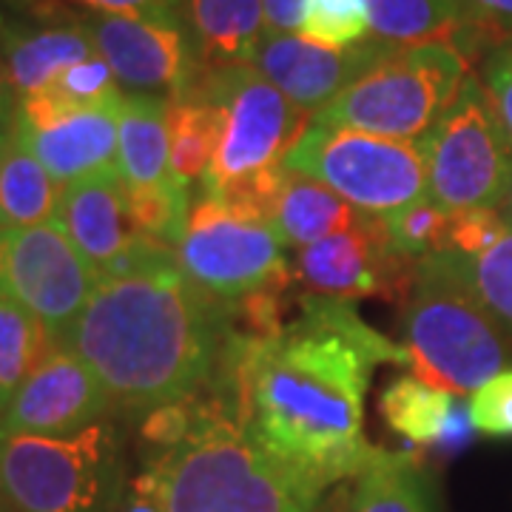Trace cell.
<instances>
[{"instance_id":"32","label":"cell","mask_w":512,"mask_h":512,"mask_svg":"<svg viewBox=\"0 0 512 512\" xmlns=\"http://www.w3.org/2000/svg\"><path fill=\"white\" fill-rule=\"evenodd\" d=\"M470 424L487 439H512V367L470 393Z\"/></svg>"},{"instance_id":"34","label":"cell","mask_w":512,"mask_h":512,"mask_svg":"<svg viewBox=\"0 0 512 512\" xmlns=\"http://www.w3.org/2000/svg\"><path fill=\"white\" fill-rule=\"evenodd\" d=\"M458 12L467 23L473 43H512V0H456Z\"/></svg>"},{"instance_id":"5","label":"cell","mask_w":512,"mask_h":512,"mask_svg":"<svg viewBox=\"0 0 512 512\" xmlns=\"http://www.w3.org/2000/svg\"><path fill=\"white\" fill-rule=\"evenodd\" d=\"M123 436L100 419L72 436H3L0 487L18 512H117L126 493Z\"/></svg>"},{"instance_id":"17","label":"cell","mask_w":512,"mask_h":512,"mask_svg":"<svg viewBox=\"0 0 512 512\" xmlns=\"http://www.w3.org/2000/svg\"><path fill=\"white\" fill-rule=\"evenodd\" d=\"M57 222L100 279L117 271L134 242L143 237L128 211L120 168H106L63 185Z\"/></svg>"},{"instance_id":"27","label":"cell","mask_w":512,"mask_h":512,"mask_svg":"<svg viewBox=\"0 0 512 512\" xmlns=\"http://www.w3.org/2000/svg\"><path fill=\"white\" fill-rule=\"evenodd\" d=\"M52 350L55 336L49 328L15 299L0 293V407L18 393L20 384L46 362Z\"/></svg>"},{"instance_id":"14","label":"cell","mask_w":512,"mask_h":512,"mask_svg":"<svg viewBox=\"0 0 512 512\" xmlns=\"http://www.w3.org/2000/svg\"><path fill=\"white\" fill-rule=\"evenodd\" d=\"M296 282L313 296L365 299V296H404L413 288L416 265L404 262L387 248L382 220L359 214L345 231L296 251Z\"/></svg>"},{"instance_id":"19","label":"cell","mask_w":512,"mask_h":512,"mask_svg":"<svg viewBox=\"0 0 512 512\" xmlns=\"http://www.w3.org/2000/svg\"><path fill=\"white\" fill-rule=\"evenodd\" d=\"M0 46L18 100L49 89L60 74L97 55L83 23L46 29H3Z\"/></svg>"},{"instance_id":"20","label":"cell","mask_w":512,"mask_h":512,"mask_svg":"<svg viewBox=\"0 0 512 512\" xmlns=\"http://www.w3.org/2000/svg\"><path fill=\"white\" fill-rule=\"evenodd\" d=\"M117 168L128 188H151L174 180L168 100L157 94H126L117 128Z\"/></svg>"},{"instance_id":"2","label":"cell","mask_w":512,"mask_h":512,"mask_svg":"<svg viewBox=\"0 0 512 512\" xmlns=\"http://www.w3.org/2000/svg\"><path fill=\"white\" fill-rule=\"evenodd\" d=\"M231 302L200 291L177 259L100 279L60 345L106 387L111 404L148 416L208 387L231 333Z\"/></svg>"},{"instance_id":"26","label":"cell","mask_w":512,"mask_h":512,"mask_svg":"<svg viewBox=\"0 0 512 512\" xmlns=\"http://www.w3.org/2000/svg\"><path fill=\"white\" fill-rule=\"evenodd\" d=\"M168 134L174 180L183 185L202 183L220 151V109L194 89L180 97H168Z\"/></svg>"},{"instance_id":"29","label":"cell","mask_w":512,"mask_h":512,"mask_svg":"<svg viewBox=\"0 0 512 512\" xmlns=\"http://www.w3.org/2000/svg\"><path fill=\"white\" fill-rule=\"evenodd\" d=\"M379 220H382L387 248L404 262L419 265L421 259L447 251L450 211H444L430 194L407 202L404 208L384 214Z\"/></svg>"},{"instance_id":"28","label":"cell","mask_w":512,"mask_h":512,"mask_svg":"<svg viewBox=\"0 0 512 512\" xmlns=\"http://www.w3.org/2000/svg\"><path fill=\"white\" fill-rule=\"evenodd\" d=\"M444 254L450 256L456 274L484 305V311L490 313L512 339V222L481 254L458 256L450 251Z\"/></svg>"},{"instance_id":"24","label":"cell","mask_w":512,"mask_h":512,"mask_svg":"<svg viewBox=\"0 0 512 512\" xmlns=\"http://www.w3.org/2000/svg\"><path fill=\"white\" fill-rule=\"evenodd\" d=\"M63 185L9 131L0 137V228H26L57 217Z\"/></svg>"},{"instance_id":"9","label":"cell","mask_w":512,"mask_h":512,"mask_svg":"<svg viewBox=\"0 0 512 512\" xmlns=\"http://www.w3.org/2000/svg\"><path fill=\"white\" fill-rule=\"evenodd\" d=\"M194 92L211 100L222 114L220 151L200 183L205 194L282 163L313 120V114L299 109L248 63L208 69Z\"/></svg>"},{"instance_id":"30","label":"cell","mask_w":512,"mask_h":512,"mask_svg":"<svg viewBox=\"0 0 512 512\" xmlns=\"http://www.w3.org/2000/svg\"><path fill=\"white\" fill-rule=\"evenodd\" d=\"M126 194L128 211H131L137 231L177 248L185 231V222H188V211H191L188 185L177 183V180L151 185V188H128L126 185Z\"/></svg>"},{"instance_id":"11","label":"cell","mask_w":512,"mask_h":512,"mask_svg":"<svg viewBox=\"0 0 512 512\" xmlns=\"http://www.w3.org/2000/svg\"><path fill=\"white\" fill-rule=\"evenodd\" d=\"M100 276L60 222L0 228V293L37 316L60 342L89 305Z\"/></svg>"},{"instance_id":"33","label":"cell","mask_w":512,"mask_h":512,"mask_svg":"<svg viewBox=\"0 0 512 512\" xmlns=\"http://www.w3.org/2000/svg\"><path fill=\"white\" fill-rule=\"evenodd\" d=\"M510 220L501 208H467L450 211V231H447V251L458 256L481 254L495 239L504 234Z\"/></svg>"},{"instance_id":"38","label":"cell","mask_w":512,"mask_h":512,"mask_svg":"<svg viewBox=\"0 0 512 512\" xmlns=\"http://www.w3.org/2000/svg\"><path fill=\"white\" fill-rule=\"evenodd\" d=\"M15 109H18V94L12 89V80H9V72H6V63L0 60V137H6V134L12 131Z\"/></svg>"},{"instance_id":"21","label":"cell","mask_w":512,"mask_h":512,"mask_svg":"<svg viewBox=\"0 0 512 512\" xmlns=\"http://www.w3.org/2000/svg\"><path fill=\"white\" fill-rule=\"evenodd\" d=\"M185 20L208 69L251 63L265 35L262 0H188Z\"/></svg>"},{"instance_id":"15","label":"cell","mask_w":512,"mask_h":512,"mask_svg":"<svg viewBox=\"0 0 512 512\" xmlns=\"http://www.w3.org/2000/svg\"><path fill=\"white\" fill-rule=\"evenodd\" d=\"M114 407L106 387L72 348L55 345L46 362L0 407L3 436H72Z\"/></svg>"},{"instance_id":"36","label":"cell","mask_w":512,"mask_h":512,"mask_svg":"<svg viewBox=\"0 0 512 512\" xmlns=\"http://www.w3.org/2000/svg\"><path fill=\"white\" fill-rule=\"evenodd\" d=\"M94 12L131 15V18L160 20V23H188L183 20V0H83Z\"/></svg>"},{"instance_id":"39","label":"cell","mask_w":512,"mask_h":512,"mask_svg":"<svg viewBox=\"0 0 512 512\" xmlns=\"http://www.w3.org/2000/svg\"><path fill=\"white\" fill-rule=\"evenodd\" d=\"M501 211H504V217L512 222V171H510V180H507V191H504V200L498 205Z\"/></svg>"},{"instance_id":"6","label":"cell","mask_w":512,"mask_h":512,"mask_svg":"<svg viewBox=\"0 0 512 512\" xmlns=\"http://www.w3.org/2000/svg\"><path fill=\"white\" fill-rule=\"evenodd\" d=\"M467 74V55L456 46H393L313 120L393 140H424Z\"/></svg>"},{"instance_id":"1","label":"cell","mask_w":512,"mask_h":512,"mask_svg":"<svg viewBox=\"0 0 512 512\" xmlns=\"http://www.w3.org/2000/svg\"><path fill=\"white\" fill-rule=\"evenodd\" d=\"M302 316L276 339L234 330L211 393L313 498L362 473L376 447L365 439V393L373 367L410 362L402 345L365 325L345 299L299 296Z\"/></svg>"},{"instance_id":"37","label":"cell","mask_w":512,"mask_h":512,"mask_svg":"<svg viewBox=\"0 0 512 512\" xmlns=\"http://www.w3.org/2000/svg\"><path fill=\"white\" fill-rule=\"evenodd\" d=\"M262 6H265V32H276V35L299 32L305 0H262Z\"/></svg>"},{"instance_id":"31","label":"cell","mask_w":512,"mask_h":512,"mask_svg":"<svg viewBox=\"0 0 512 512\" xmlns=\"http://www.w3.org/2000/svg\"><path fill=\"white\" fill-rule=\"evenodd\" d=\"M296 35L330 49L359 46L373 37L370 9L365 0H305Z\"/></svg>"},{"instance_id":"23","label":"cell","mask_w":512,"mask_h":512,"mask_svg":"<svg viewBox=\"0 0 512 512\" xmlns=\"http://www.w3.org/2000/svg\"><path fill=\"white\" fill-rule=\"evenodd\" d=\"M370 29L390 46L447 43L458 52H473L476 43L458 12L456 0H365Z\"/></svg>"},{"instance_id":"18","label":"cell","mask_w":512,"mask_h":512,"mask_svg":"<svg viewBox=\"0 0 512 512\" xmlns=\"http://www.w3.org/2000/svg\"><path fill=\"white\" fill-rule=\"evenodd\" d=\"M379 413L393 433L441 453H458L476 433L467 404L447 390L421 382L413 373L387 382L379 396Z\"/></svg>"},{"instance_id":"13","label":"cell","mask_w":512,"mask_h":512,"mask_svg":"<svg viewBox=\"0 0 512 512\" xmlns=\"http://www.w3.org/2000/svg\"><path fill=\"white\" fill-rule=\"evenodd\" d=\"M83 26L117 83L134 94L180 97L197 86L200 55L188 23L94 12Z\"/></svg>"},{"instance_id":"3","label":"cell","mask_w":512,"mask_h":512,"mask_svg":"<svg viewBox=\"0 0 512 512\" xmlns=\"http://www.w3.org/2000/svg\"><path fill=\"white\" fill-rule=\"evenodd\" d=\"M316 501L220 396L197 393L183 433L146 447L117 512H313Z\"/></svg>"},{"instance_id":"22","label":"cell","mask_w":512,"mask_h":512,"mask_svg":"<svg viewBox=\"0 0 512 512\" xmlns=\"http://www.w3.org/2000/svg\"><path fill=\"white\" fill-rule=\"evenodd\" d=\"M359 214L362 211H356L336 191H330L328 185L288 168L271 225L288 248H308L319 239L350 228L359 220Z\"/></svg>"},{"instance_id":"35","label":"cell","mask_w":512,"mask_h":512,"mask_svg":"<svg viewBox=\"0 0 512 512\" xmlns=\"http://www.w3.org/2000/svg\"><path fill=\"white\" fill-rule=\"evenodd\" d=\"M484 86L512 143V43L495 49L490 55L487 69H484Z\"/></svg>"},{"instance_id":"8","label":"cell","mask_w":512,"mask_h":512,"mask_svg":"<svg viewBox=\"0 0 512 512\" xmlns=\"http://www.w3.org/2000/svg\"><path fill=\"white\" fill-rule=\"evenodd\" d=\"M421 143L427 194L444 211L501 205L512 171V143L476 74H467L453 103Z\"/></svg>"},{"instance_id":"12","label":"cell","mask_w":512,"mask_h":512,"mask_svg":"<svg viewBox=\"0 0 512 512\" xmlns=\"http://www.w3.org/2000/svg\"><path fill=\"white\" fill-rule=\"evenodd\" d=\"M123 97L94 106H60L49 94L20 97L12 134L60 185L117 168V128Z\"/></svg>"},{"instance_id":"10","label":"cell","mask_w":512,"mask_h":512,"mask_svg":"<svg viewBox=\"0 0 512 512\" xmlns=\"http://www.w3.org/2000/svg\"><path fill=\"white\" fill-rule=\"evenodd\" d=\"M285 242L271 222L251 220L225 202L202 194L191 202L188 222L177 242V262L200 291L237 302L251 291L288 279Z\"/></svg>"},{"instance_id":"16","label":"cell","mask_w":512,"mask_h":512,"mask_svg":"<svg viewBox=\"0 0 512 512\" xmlns=\"http://www.w3.org/2000/svg\"><path fill=\"white\" fill-rule=\"evenodd\" d=\"M393 46L370 37L359 46L330 49L302 35L265 32L248 66L265 74L279 92L308 114H319L367 69H373Z\"/></svg>"},{"instance_id":"25","label":"cell","mask_w":512,"mask_h":512,"mask_svg":"<svg viewBox=\"0 0 512 512\" xmlns=\"http://www.w3.org/2000/svg\"><path fill=\"white\" fill-rule=\"evenodd\" d=\"M353 512H436L433 487L419 458L379 450L353 478Z\"/></svg>"},{"instance_id":"7","label":"cell","mask_w":512,"mask_h":512,"mask_svg":"<svg viewBox=\"0 0 512 512\" xmlns=\"http://www.w3.org/2000/svg\"><path fill=\"white\" fill-rule=\"evenodd\" d=\"M282 163L328 185L370 217L393 214L427 194V157L421 140H393L311 120Z\"/></svg>"},{"instance_id":"4","label":"cell","mask_w":512,"mask_h":512,"mask_svg":"<svg viewBox=\"0 0 512 512\" xmlns=\"http://www.w3.org/2000/svg\"><path fill=\"white\" fill-rule=\"evenodd\" d=\"M402 348L410 373L453 396L512 365V339L456 274L447 254L421 259L404 299Z\"/></svg>"},{"instance_id":"40","label":"cell","mask_w":512,"mask_h":512,"mask_svg":"<svg viewBox=\"0 0 512 512\" xmlns=\"http://www.w3.org/2000/svg\"><path fill=\"white\" fill-rule=\"evenodd\" d=\"M3 501H6V498H3V487H0V510H3Z\"/></svg>"}]
</instances>
